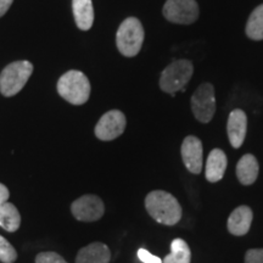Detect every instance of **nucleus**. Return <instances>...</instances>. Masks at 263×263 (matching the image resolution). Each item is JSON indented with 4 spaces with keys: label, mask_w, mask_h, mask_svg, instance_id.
I'll return each mask as SVG.
<instances>
[{
    "label": "nucleus",
    "mask_w": 263,
    "mask_h": 263,
    "mask_svg": "<svg viewBox=\"0 0 263 263\" xmlns=\"http://www.w3.org/2000/svg\"><path fill=\"white\" fill-rule=\"evenodd\" d=\"M145 209L156 222L164 226H174L182 219V206L172 194L155 190L145 197Z\"/></svg>",
    "instance_id": "obj_1"
},
{
    "label": "nucleus",
    "mask_w": 263,
    "mask_h": 263,
    "mask_svg": "<svg viewBox=\"0 0 263 263\" xmlns=\"http://www.w3.org/2000/svg\"><path fill=\"white\" fill-rule=\"evenodd\" d=\"M58 91L62 98L73 105H83L90 95V83L83 72L71 70L62 74L58 82Z\"/></svg>",
    "instance_id": "obj_2"
},
{
    "label": "nucleus",
    "mask_w": 263,
    "mask_h": 263,
    "mask_svg": "<svg viewBox=\"0 0 263 263\" xmlns=\"http://www.w3.org/2000/svg\"><path fill=\"white\" fill-rule=\"evenodd\" d=\"M144 28L139 20L128 17L121 24L116 34V44L123 57L133 58L140 51L144 42Z\"/></svg>",
    "instance_id": "obj_3"
},
{
    "label": "nucleus",
    "mask_w": 263,
    "mask_h": 263,
    "mask_svg": "<svg viewBox=\"0 0 263 263\" xmlns=\"http://www.w3.org/2000/svg\"><path fill=\"white\" fill-rule=\"evenodd\" d=\"M33 72L29 61H15L6 66L0 74V91L4 97H14L22 90Z\"/></svg>",
    "instance_id": "obj_4"
},
{
    "label": "nucleus",
    "mask_w": 263,
    "mask_h": 263,
    "mask_svg": "<svg viewBox=\"0 0 263 263\" xmlns=\"http://www.w3.org/2000/svg\"><path fill=\"white\" fill-rule=\"evenodd\" d=\"M194 66L189 60H177L167 66L160 78V88L164 93L174 95L177 91L185 89L190 78L193 77Z\"/></svg>",
    "instance_id": "obj_5"
},
{
    "label": "nucleus",
    "mask_w": 263,
    "mask_h": 263,
    "mask_svg": "<svg viewBox=\"0 0 263 263\" xmlns=\"http://www.w3.org/2000/svg\"><path fill=\"white\" fill-rule=\"evenodd\" d=\"M192 110L199 122L209 123L216 112L215 88L211 83H202L192 97Z\"/></svg>",
    "instance_id": "obj_6"
},
{
    "label": "nucleus",
    "mask_w": 263,
    "mask_h": 263,
    "mask_svg": "<svg viewBox=\"0 0 263 263\" xmlns=\"http://www.w3.org/2000/svg\"><path fill=\"white\" fill-rule=\"evenodd\" d=\"M163 16L172 24H194L199 17V5L195 0H167Z\"/></svg>",
    "instance_id": "obj_7"
},
{
    "label": "nucleus",
    "mask_w": 263,
    "mask_h": 263,
    "mask_svg": "<svg viewBox=\"0 0 263 263\" xmlns=\"http://www.w3.org/2000/svg\"><path fill=\"white\" fill-rule=\"evenodd\" d=\"M127 120L123 112L120 110H111L103 115L95 126V136L98 139L110 141L122 136L126 129Z\"/></svg>",
    "instance_id": "obj_8"
},
{
    "label": "nucleus",
    "mask_w": 263,
    "mask_h": 263,
    "mask_svg": "<svg viewBox=\"0 0 263 263\" xmlns=\"http://www.w3.org/2000/svg\"><path fill=\"white\" fill-rule=\"evenodd\" d=\"M72 215L82 222L99 221L105 213L103 200L97 195H83L73 201L71 206Z\"/></svg>",
    "instance_id": "obj_9"
},
{
    "label": "nucleus",
    "mask_w": 263,
    "mask_h": 263,
    "mask_svg": "<svg viewBox=\"0 0 263 263\" xmlns=\"http://www.w3.org/2000/svg\"><path fill=\"white\" fill-rule=\"evenodd\" d=\"M183 163L193 174H200L202 171V143L199 138L189 136L183 140L182 149Z\"/></svg>",
    "instance_id": "obj_10"
},
{
    "label": "nucleus",
    "mask_w": 263,
    "mask_h": 263,
    "mask_svg": "<svg viewBox=\"0 0 263 263\" xmlns=\"http://www.w3.org/2000/svg\"><path fill=\"white\" fill-rule=\"evenodd\" d=\"M248 129V117L246 114L240 108H235L230 112L227 123V132L230 144L234 149H239L244 143Z\"/></svg>",
    "instance_id": "obj_11"
},
{
    "label": "nucleus",
    "mask_w": 263,
    "mask_h": 263,
    "mask_svg": "<svg viewBox=\"0 0 263 263\" xmlns=\"http://www.w3.org/2000/svg\"><path fill=\"white\" fill-rule=\"evenodd\" d=\"M252 218L254 213L249 206H239L230 213L228 218V230L230 234L236 236H242L248 234L250 228H251Z\"/></svg>",
    "instance_id": "obj_12"
},
{
    "label": "nucleus",
    "mask_w": 263,
    "mask_h": 263,
    "mask_svg": "<svg viewBox=\"0 0 263 263\" xmlns=\"http://www.w3.org/2000/svg\"><path fill=\"white\" fill-rule=\"evenodd\" d=\"M111 259L110 249L103 242H91L81 249L76 263H108Z\"/></svg>",
    "instance_id": "obj_13"
},
{
    "label": "nucleus",
    "mask_w": 263,
    "mask_h": 263,
    "mask_svg": "<svg viewBox=\"0 0 263 263\" xmlns=\"http://www.w3.org/2000/svg\"><path fill=\"white\" fill-rule=\"evenodd\" d=\"M227 170V156L221 149H213L207 157L205 176L211 183L219 182Z\"/></svg>",
    "instance_id": "obj_14"
},
{
    "label": "nucleus",
    "mask_w": 263,
    "mask_h": 263,
    "mask_svg": "<svg viewBox=\"0 0 263 263\" xmlns=\"http://www.w3.org/2000/svg\"><path fill=\"white\" fill-rule=\"evenodd\" d=\"M258 161L251 154H246L236 164V177L242 185H251L258 177Z\"/></svg>",
    "instance_id": "obj_15"
},
{
    "label": "nucleus",
    "mask_w": 263,
    "mask_h": 263,
    "mask_svg": "<svg viewBox=\"0 0 263 263\" xmlns=\"http://www.w3.org/2000/svg\"><path fill=\"white\" fill-rule=\"evenodd\" d=\"M72 10L78 28L82 31H89L94 22V9L91 0H72Z\"/></svg>",
    "instance_id": "obj_16"
},
{
    "label": "nucleus",
    "mask_w": 263,
    "mask_h": 263,
    "mask_svg": "<svg viewBox=\"0 0 263 263\" xmlns=\"http://www.w3.org/2000/svg\"><path fill=\"white\" fill-rule=\"evenodd\" d=\"M21 226V215L12 203L4 202L0 205V227L6 232L14 233Z\"/></svg>",
    "instance_id": "obj_17"
},
{
    "label": "nucleus",
    "mask_w": 263,
    "mask_h": 263,
    "mask_svg": "<svg viewBox=\"0 0 263 263\" xmlns=\"http://www.w3.org/2000/svg\"><path fill=\"white\" fill-rule=\"evenodd\" d=\"M192 252L183 239H174L171 244V254L167 255L162 263H190Z\"/></svg>",
    "instance_id": "obj_18"
},
{
    "label": "nucleus",
    "mask_w": 263,
    "mask_h": 263,
    "mask_svg": "<svg viewBox=\"0 0 263 263\" xmlns=\"http://www.w3.org/2000/svg\"><path fill=\"white\" fill-rule=\"evenodd\" d=\"M246 35L252 41H263V4L251 12L245 27Z\"/></svg>",
    "instance_id": "obj_19"
},
{
    "label": "nucleus",
    "mask_w": 263,
    "mask_h": 263,
    "mask_svg": "<svg viewBox=\"0 0 263 263\" xmlns=\"http://www.w3.org/2000/svg\"><path fill=\"white\" fill-rule=\"evenodd\" d=\"M17 258V252L14 246L0 235V261L3 263H14Z\"/></svg>",
    "instance_id": "obj_20"
},
{
    "label": "nucleus",
    "mask_w": 263,
    "mask_h": 263,
    "mask_svg": "<svg viewBox=\"0 0 263 263\" xmlns=\"http://www.w3.org/2000/svg\"><path fill=\"white\" fill-rule=\"evenodd\" d=\"M35 263H67L57 252H41L35 257Z\"/></svg>",
    "instance_id": "obj_21"
},
{
    "label": "nucleus",
    "mask_w": 263,
    "mask_h": 263,
    "mask_svg": "<svg viewBox=\"0 0 263 263\" xmlns=\"http://www.w3.org/2000/svg\"><path fill=\"white\" fill-rule=\"evenodd\" d=\"M245 263H263V249H250L245 254Z\"/></svg>",
    "instance_id": "obj_22"
},
{
    "label": "nucleus",
    "mask_w": 263,
    "mask_h": 263,
    "mask_svg": "<svg viewBox=\"0 0 263 263\" xmlns=\"http://www.w3.org/2000/svg\"><path fill=\"white\" fill-rule=\"evenodd\" d=\"M138 257L143 263H162V259L150 254L149 251L145 249H139L138 250Z\"/></svg>",
    "instance_id": "obj_23"
},
{
    "label": "nucleus",
    "mask_w": 263,
    "mask_h": 263,
    "mask_svg": "<svg viewBox=\"0 0 263 263\" xmlns=\"http://www.w3.org/2000/svg\"><path fill=\"white\" fill-rule=\"evenodd\" d=\"M9 196H10L9 189L6 188L4 184L0 183V205H2V203H4V202H8Z\"/></svg>",
    "instance_id": "obj_24"
},
{
    "label": "nucleus",
    "mask_w": 263,
    "mask_h": 263,
    "mask_svg": "<svg viewBox=\"0 0 263 263\" xmlns=\"http://www.w3.org/2000/svg\"><path fill=\"white\" fill-rule=\"evenodd\" d=\"M12 2H14V0H0V17L4 16L6 12H8V10L10 9V6H11Z\"/></svg>",
    "instance_id": "obj_25"
}]
</instances>
